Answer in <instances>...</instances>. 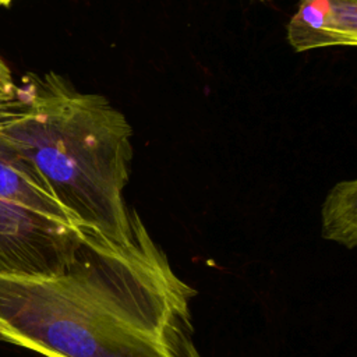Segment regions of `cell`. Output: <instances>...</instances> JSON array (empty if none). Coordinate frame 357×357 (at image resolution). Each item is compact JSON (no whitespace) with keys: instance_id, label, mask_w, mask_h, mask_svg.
<instances>
[{"instance_id":"6da1fadb","label":"cell","mask_w":357,"mask_h":357,"mask_svg":"<svg viewBox=\"0 0 357 357\" xmlns=\"http://www.w3.org/2000/svg\"><path fill=\"white\" fill-rule=\"evenodd\" d=\"M195 294L131 208L124 238L81 226L61 273H0V340L45 357H201Z\"/></svg>"},{"instance_id":"7a4b0ae2","label":"cell","mask_w":357,"mask_h":357,"mask_svg":"<svg viewBox=\"0 0 357 357\" xmlns=\"http://www.w3.org/2000/svg\"><path fill=\"white\" fill-rule=\"evenodd\" d=\"M132 128L103 95L63 75L28 73L0 103V141L28 162L84 227L112 238L131 229L124 199L134 156Z\"/></svg>"},{"instance_id":"3957f363","label":"cell","mask_w":357,"mask_h":357,"mask_svg":"<svg viewBox=\"0 0 357 357\" xmlns=\"http://www.w3.org/2000/svg\"><path fill=\"white\" fill-rule=\"evenodd\" d=\"M79 237L81 226L36 170L0 141V273H61Z\"/></svg>"},{"instance_id":"277c9868","label":"cell","mask_w":357,"mask_h":357,"mask_svg":"<svg viewBox=\"0 0 357 357\" xmlns=\"http://www.w3.org/2000/svg\"><path fill=\"white\" fill-rule=\"evenodd\" d=\"M296 52L357 45V0H300L287 24Z\"/></svg>"},{"instance_id":"5b68a950","label":"cell","mask_w":357,"mask_h":357,"mask_svg":"<svg viewBox=\"0 0 357 357\" xmlns=\"http://www.w3.org/2000/svg\"><path fill=\"white\" fill-rule=\"evenodd\" d=\"M322 237L346 248L357 244V180H342L328 192L321 209Z\"/></svg>"},{"instance_id":"8992f818","label":"cell","mask_w":357,"mask_h":357,"mask_svg":"<svg viewBox=\"0 0 357 357\" xmlns=\"http://www.w3.org/2000/svg\"><path fill=\"white\" fill-rule=\"evenodd\" d=\"M15 86L17 84L13 79L8 66L0 57V103H4L14 96Z\"/></svg>"},{"instance_id":"52a82bcc","label":"cell","mask_w":357,"mask_h":357,"mask_svg":"<svg viewBox=\"0 0 357 357\" xmlns=\"http://www.w3.org/2000/svg\"><path fill=\"white\" fill-rule=\"evenodd\" d=\"M13 0H0V6H8Z\"/></svg>"},{"instance_id":"ba28073f","label":"cell","mask_w":357,"mask_h":357,"mask_svg":"<svg viewBox=\"0 0 357 357\" xmlns=\"http://www.w3.org/2000/svg\"><path fill=\"white\" fill-rule=\"evenodd\" d=\"M261 1H266V0H261Z\"/></svg>"}]
</instances>
